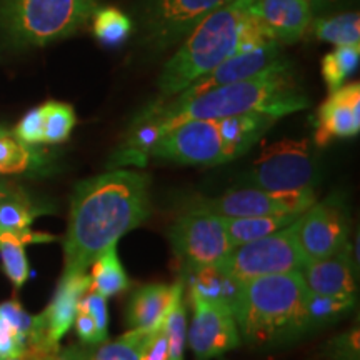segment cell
Instances as JSON below:
<instances>
[{"mask_svg":"<svg viewBox=\"0 0 360 360\" xmlns=\"http://www.w3.org/2000/svg\"><path fill=\"white\" fill-rule=\"evenodd\" d=\"M150 215V175L110 170L74 188L64 237V274H85L103 250Z\"/></svg>","mask_w":360,"mask_h":360,"instance_id":"6da1fadb","label":"cell"},{"mask_svg":"<svg viewBox=\"0 0 360 360\" xmlns=\"http://www.w3.org/2000/svg\"><path fill=\"white\" fill-rule=\"evenodd\" d=\"M307 107L309 98L295 82L289 64L255 77L220 85L186 101H155L139 114L134 124L152 125L160 139L170 129L187 120L222 119L244 114H265L282 119Z\"/></svg>","mask_w":360,"mask_h":360,"instance_id":"7a4b0ae2","label":"cell"},{"mask_svg":"<svg viewBox=\"0 0 360 360\" xmlns=\"http://www.w3.org/2000/svg\"><path fill=\"white\" fill-rule=\"evenodd\" d=\"M309 289L300 272L250 278L240 283L232 307L238 334L254 347H276L307 335Z\"/></svg>","mask_w":360,"mask_h":360,"instance_id":"3957f363","label":"cell"},{"mask_svg":"<svg viewBox=\"0 0 360 360\" xmlns=\"http://www.w3.org/2000/svg\"><path fill=\"white\" fill-rule=\"evenodd\" d=\"M277 120L265 114L187 120L162 135L148 157L180 165L227 164L247 154Z\"/></svg>","mask_w":360,"mask_h":360,"instance_id":"277c9868","label":"cell"},{"mask_svg":"<svg viewBox=\"0 0 360 360\" xmlns=\"http://www.w3.org/2000/svg\"><path fill=\"white\" fill-rule=\"evenodd\" d=\"M252 0H232L202 19L182 40L159 75L160 97L170 98L233 56H238Z\"/></svg>","mask_w":360,"mask_h":360,"instance_id":"5b68a950","label":"cell"},{"mask_svg":"<svg viewBox=\"0 0 360 360\" xmlns=\"http://www.w3.org/2000/svg\"><path fill=\"white\" fill-rule=\"evenodd\" d=\"M96 0H0V34L13 47H44L92 20Z\"/></svg>","mask_w":360,"mask_h":360,"instance_id":"8992f818","label":"cell"},{"mask_svg":"<svg viewBox=\"0 0 360 360\" xmlns=\"http://www.w3.org/2000/svg\"><path fill=\"white\" fill-rule=\"evenodd\" d=\"M307 262L295 232V222L282 231L233 247L224 260V269L238 282L250 278L300 272Z\"/></svg>","mask_w":360,"mask_h":360,"instance_id":"52a82bcc","label":"cell"},{"mask_svg":"<svg viewBox=\"0 0 360 360\" xmlns=\"http://www.w3.org/2000/svg\"><path fill=\"white\" fill-rule=\"evenodd\" d=\"M167 236L184 270L224 264L233 249L225 219L195 205L177 219Z\"/></svg>","mask_w":360,"mask_h":360,"instance_id":"ba28073f","label":"cell"},{"mask_svg":"<svg viewBox=\"0 0 360 360\" xmlns=\"http://www.w3.org/2000/svg\"><path fill=\"white\" fill-rule=\"evenodd\" d=\"M317 165L309 141L283 139L264 147L247 180L254 187L274 192L314 191Z\"/></svg>","mask_w":360,"mask_h":360,"instance_id":"9c48e42d","label":"cell"},{"mask_svg":"<svg viewBox=\"0 0 360 360\" xmlns=\"http://www.w3.org/2000/svg\"><path fill=\"white\" fill-rule=\"evenodd\" d=\"M232 0H143L139 13L142 40L152 51H164L184 40L202 19Z\"/></svg>","mask_w":360,"mask_h":360,"instance_id":"30bf717a","label":"cell"},{"mask_svg":"<svg viewBox=\"0 0 360 360\" xmlns=\"http://www.w3.org/2000/svg\"><path fill=\"white\" fill-rule=\"evenodd\" d=\"M314 202V191L274 192L249 187L225 192L214 199L197 200L192 205L210 210L224 219H238L276 214H302Z\"/></svg>","mask_w":360,"mask_h":360,"instance_id":"8fae6325","label":"cell"},{"mask_svg":"<svg viewBox=\"0 0 360 360\" xmlns=\"http://www.w3.org/2000/svg\"><path fill=\"white\" fill-rule=\"evenodd\" d=\"M193 309L191 327H187V344L195 360L222 357L240 344L236 317L224 304L209 302L195 294H188Z\"/></svg>","mask_w":360,"mask_h":360,"instance_id":"7c38bea8","label":"cell"},{"mask_svg":"<svg viewBox=\"0 0 360 360\" xmlns=\"http://www.w3.org/2000/svg\"><path fill=\"white\" fill-rule=\"evenodd\" d=\"M295 232L307 260L330 257L350 245L347 215L340 202H314L295 220Z\"/></svg>","mask_w":360,"mask_h":360,"instance_id":"4fadbf2b","label":"cell"},{"mask_svg":"<svg viewBox=\"0 0 360 360\" xmlns=\"http://www.w3.org/2000/svg\"><path fill=\"white\" fill-rule=\"evenodd\" d=\"M89 289L90 276L87 274H64L51 304L42 314L35 315V337L29 347L58 352L60 340L74 326L80 299Z\"/></svg>","mask_w":360,"mask_h":360,"instance_id":"5bb4252c","label":"cell"},{"mask_svg":"<svg viewBox=\"0 0 360 360\" xmlns=\"http://www.w3.org/2000/svg\"><path fill=\"white\" fill-rule=\"evenodd\" d=\"M360 132V84L340 85L330 92L315 114L314 142L326 147L334 139L355 137Z\"/></svg>","mask_w":360,"mask_h":360,"instance_id":"9a60e30c","label":"cell"},{"mask_svg":"<svg viewBox=\"0 0 360 360\" xmlns=\"http://www.w3.org/2000/svg\"><path fill=\"white\" fill-rule=\"evenodd\" d=\"M250 11L269 37L278 44L297 42L312 24L309 0H252Z\"/></svg>","mask_w":360,"mask_h":360,"instance_id":"2e32d148","label":"cell"},{"mask_svg":"<svg viewBox=\"0 0 360 360\" xmlns=\"http://www.w3.org/2000/svg\"><path fill=\"white\" fill-rule=\"evenodd\" d=\"M300 276L307 289L314 294L357 299V281L354 272L352 244L326 259L307 260Z\"/></svg>","mask_w":360,"mask_h":360,"instance_id":"e0dca14e","label":"cell"},{"mask_svg":"<svg viewBox=\"0 0 360 360\" xmlns=\"http://www.w3.org/2000/svg\"><path fill=\"white\" fill-rule=\"evenodd\" d=\"M184 294V281L174 285L147 283L139 287L127 304V322L132 328H152L164 321L172 304Z\"/></svg>","mask_w":360,"mask_h":360,"instance_id":"ac0fdd59","label":"cell"},{"mask_svg":"<svg viewBox=\"0 0 360 360\" xmlns=\"http://www.w3.org/2000/svg\"><path fill=\"white\" fill-rule=\"evenodd\" d=\"M182 281L187 283L188 294L199 295L209 302L224 304L231 310L236 304L242 283L232 277L222 264L184 270Z\"/></svg>","mask_w":360,"mask_h":360,"instance_id":"d6986e66","label":"cell"},{"mask_svg":"<svg viewBox=\"0 0 360 360\" xmlns=\"http://www.w3.org/2000/svg\"><path fill=\"white\" fill-rule=\"evenodd\" d=\"M150 328H132L115 340L96 345H74L58 350L53 360H139V352Z\"/></svg>","mask_w":360,"mask_h":360,"instance_id":"ffe728a7","label":"cell"},{"mask_svg":"<svg viewBox=\"0 0 360 360\" xmlns=\"http://www.w3.org/2000/svg\"><path fill=\"white\" fill-rule=\"evenodd\" d=\"M57 237L39 233L27 229L19 233H2L0 236V262L2 269L13 283L15 289H20L29 278V262H27L25 245L27 244H44V242H53Z\"/></svg>","mask_w":360,"mask_h":360,"instance_id":"44dd1931","label":"cell"},{"mask_svg":"<svg viewBox=\"0 0 360 360\" xmlns=\"http://www.w3.org/2000/svg\"><path fill=\"white\" fill-rule=\"evenodd\" d=\"M90 292L105 297L119 295L130 287V278L125 274L124 265L120 264L117 245H112L102 252L90 265Z\"/></svg>","mask_w":360,"mask_h":360,"instance_id":"7402d4cb","label":"cell"},{"mask_svg":"<svg viewBox=\"0 0 360 360\" xmlns=\"http://www.w3.org/2000/svg\"><path fill=\"white\" fill-rule=\"evenodd\" d=\"M44 155L40 148L20 142L4 125H0V175H19L42 167Z\"/></svg>","mask_w":360,"mask_h":360,"instance_id":"603a6c76","label":"cell"},{"mask_svg":"<svg viewBox=\"0 0 360 360\" xmlns=\"http://www.w3.org/2000/svg\"><path fill=\"white\" fill-rule=\"evenodd\" d=\"M299 215L300 214H276L259 215V217L225 219V229H227V236L232 247H237L282 231L287 225L295 222Z\"/></svg>","mask_w":360,"mask_h":360,"instance_id":"cb8c5ba5","label":"cell"},{"mask_svg":"<svg viewBox=\"0 0 360 360\" xmlns=\"http://www.w3.org/2000/svg\"><path fill=\"white\" fill-rule=\"evenodd\" d=\"M315 39L334 45L360 44V15L357 12L339 13V15L319 19L310 24Z\"/></svg>","mask_w":360,"mask_h":360,"instance_id":"d4e9b609","label":"cell"},{"mask_svg":"<svg viewBox=\"0 0 360 360\" xmlns=\"http://www.w3.org/2000/svg\"><path fill=\"white\" fill-rule=\"evenodd\" d=\"M360 62V44L337 45L332 52L323 56L321 70L328 92H334L345 84L350 75L357 70Z\"/></svg>","mask_w":360,"mask_h":360,"instance_id":"484cf974","label":"cell"},{"mask_svg":"<svg viewBox=\"0 0 360 360\" xmlns=\"http://www.w3.org/2000/svg\"><path fill=\"white\" fill-rule=\"evenodd\" d=\"M355 305V297L352 299H339V297L319 295L309 290L307 302H305V321H307V332L319 330V328L330 326L345 314L350 312Z\"/></svg>","mask_w":360,"mask_h":360,"instance_id":"4316f807","label":"cell"},{"mask_svg":"<svg viewBox=\"0 0 360 360\" xmlns=\"http://www.w3.org/2000/svg\"><path fill=\"white\" fill-rule=\"evenodd\" d=\"M44 124V143L56 146L65 142L77 124L74 107L65 102L49 101L40 105Z\"/></svg>","mask_w":360,"mask_h":360,"instance_id":"83f0119b","label":"cell"},{"mask_svg":"<svg viewBox=\"0 0 360 360\" xmlns=\"http://www.w3.org/2000/svg\"><path fill=\"white\" fill-rule=\"evenodd\" d=\"M132 27L129 15L115 7L97 8L92 15L94 35L98 42L109 47L125 42L132 32Z\"/></svg>","mask_w":360,"mask_h":360,"instance_id":"f1b7e54d","label":"cell"},{"mask_svg":"<svg viewBox=\"0 0 360 360\" xmlns=\"http://www.w3.org/2000/svg\"><path fill=\"white\" fill-rule=\"evenodd\" d=\"M165 332L169 339L170 360H186V345H187V310L184 304V294L179 297L169 309L164 319Z\"/></svg>","mask_w":360,"mask_h":360,"instance_id":"f546056e","label":"cell"},{"mask_svg":"<svg viewBox=\"0 0 360 360\" xmlns=\"http://www.w3.org/2000/svg\"><path fill=\"white\" fill-rule=\"evenodd\" d=\"M0 317L12 323L22 335L25 337L29 345L35 337V315H30L17 300H7L0 304Z\"/></svg>","mask_w":360,"mask_h":360,"instance_id":"4dcf8cb0","label":"cell"},{"mask_svg":"<svg viewBox=\"0 0 360 360\" xmlns=\"http://www.w3.org/2000/svg\"><path fill=\"white\" fill-rule=\"evenodd\" d=\"M12 132L20 142L27 143V146H34V147L42 146L44 124H42V110H40V105L27 112Z\"/></svg>","mask_w":360,"mask_h":360,"instance_id":"1f68e13d","label":"cell"},{"mask_svg":"<svg viewBox=\"0 0 360 360\" xmlns=\"http://www.w3.org/2000/svg\"><path fill=\"white\" fill-rule=\"evenodd\" d=\"M139 360H170L169 339L164 321L148 330L139 352Z\"/></svg>","mask_w":360,"mask_h":360,"instance_id":"d6a6232c","label":"cell"},{"mask_svg":"<svg viewBox=\"0 0 360 360\" xmlns=\"http://www.w3.org/2000/svg\"><path fill=\"white\" fill-rule=\"evenodd\" d=\"M29 342L12 323L0 317V360L15 359L25 354Z\"/></svg>","mask_w":360,"mask_h":360,"instance_id":"836d02e7","label":"cell"},{"mask_svg":"<svg viewBox=\"0 0 360 360\" xmlns=\"http://www.w3.org/2000/svg\"><path fill=\"white\" fill-rule=\"evenodd\" d=\"M359 327L328 342L327 355L332 360H359Z\"/></svg>","mask_w":360,"mask_h":360,"instance_id":"e575fe53","label":"cell"},{"mask_svg":"<svg viewBox=\"0 0 360 360\" xmlns=\"http://www.w3.org/2000/svg\"><path fill=\"white\" fill-rule=\"evenodd\" d=\"M80 305L92 315L96 321L98 330L103 337L109 339V310H107V299L105 297L96 294V292H87L82 299H80Z\"/></svg>","mask_w":360,"mask_h":360,"instance_id":"d590c367","label":"cell"},{"mask_svg":"<svg viewBox=\"0 0 360 360\" xmlns=\"http://www.w3.org/2000/svg\"><path fill=\"white\" fill-rule=\"evenodd\" d=\"M74 326H75V332H77V337L85 345H96V344H101L103 340H107V337H103L101 334V330H98L97 323L94 321L92 315H90L80 304H79L77 314H75Z\"/></svg>","mask_w":360,"mask_h":360,"instance_id":"8d00e7d4","label":"cell"},{"mask_svg":"<svg viewBox=\"0 0 360 360\" xmlns=\"http://www.w3.org/2000/svg\"><path fill=\"white\" fill-rule=\"evenodd\" d=\"M57 352H47V350H40L35 347H29L25 350V354H22L20 357L15 359H7V360H53Z\"/></svg>","mask_w":360,"mask_h":360,"instance_id":"74e56055","label":"cell"},{"mask_svg":"<svg viewBox=\"0 0 360 360\" xmlns=\"http://www.w3.org/2000/svg\"><path fill=\"white\" fill-rule=\"evenodd\" d=\"M19 191H20L19 187H15L11 182H7V180L0 179V199H2V197L12 195V193H15V192H19Z\"/></svg>","mask_w":360,"mask_h":360,"instance_id":"f35d334b","label":"cell"}]
</instances>
